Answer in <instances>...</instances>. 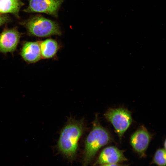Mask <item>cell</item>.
Here are the masks:
<instances>
[{"label":"cell","mask_w":166,"mask_h":166,"mask_svg":"<svg viewBox=\"0 0 166 166\" xmlns=\"http://www.w3.org/2000/svg\"><path fill=\"white\" fill-rule=\"evenodd\" d=\"M164 148L166 150V138L165 139L163 143Z\"/></svg>","instance_id":"15"},{"label":"cell","mask_w":166,"mask_h":166,"mask_svg":"<svg viewBox=\"0 0 166 166\" xmlns=\"http://www.w3.org/2000/svg\"><path fill=\"white\" fill-rule=\"evenodd\" d=\"M20 54L24 60L28 63H34L38 61L42 57L39 42H25L22 45Z\"/></svg>","instance_id":"9"},{"label":"cell","mask_w":166,"mask_h":166,"mask_svg":"<svg viewBox=\"0 0 166 166\" xmlns=\"http://www.w3.org/2000/svg\"><path fill=\"white\" fill-rule=\"evenodd\" d=\"M127 160L124 151L117 147L110 146L104 148L101 152L95 163V165L118 164Z\"/></svg>","instance_id":"8"},{"label":"cell","mask_w":166,"mask_h":166,"mask_svg":"<svg viewBox=\"0 0 166 166\" xmlns=\"http://www.w3.org/2000/svg\"><path fill=\"white\" fill-rule=\"evenodd\" d=\"M152 137V135L144 126H141L131 136V145L140 157H146V151Z\"/></svg>","instance_id":"5"},{"label":"cell","mask_w":166,"mask_h":166,"mask_svg":"<svg viewBox=\"0 0 166 166\" xmlns=\"http://www.w3.org/2000/svg\"><path fill=\"white\" fill-rule=\"evenodd\" d=\"M99 166H127L126 165L121 164L120 163L118 164H105L99 165Z\"/></svg>","instance_id":"14"},{"label":"cell","mask_w":166,"mask_h":166,"mask_svg":"<svg viewBox=\"0 0 166 166\" xmlns=\"http://www.w3.org/2000/svg\"><path fill=\"white\" fill-rule=\"evenodd\" d=\"M105 116L112 124L121 140L132 123L130 112L124 108H111L106 112Z\"/></svg>","instance_id":"4"},{"label":"cell","mask_w":166,"mask_h":166,"mask_svg":"<svg viewBox=\"0 0 166 166\" xmlns=\"http://www.w3.org/2000/svg\"><path fill=\"white\" fill-rule=\"evenodd\" d=\"M23 25L30 35L46 37L61 34L59 27L56 22L41 16L30 18Z\"/></svg>","instance_id":"3"},{"label":"cell","mask_w":166,"mask_h":166,"mask_svg":"<svg viewBox=\"0 0 166 166\" xmlns=\"http://www.w3.org/2000/svg\"><path fill=\"white\" fill-rule=\"evenodd\" d=\"M21 34L15 28L7 29L0 34V52L13 53L16 49Z\"/></svg>","instance_id":"7"},{"label":"cell","mask_w":166,"mask_h":166,"mask_svg":"<svg viewBox=\"0 0 166 166\" xmlns=\"http://www.w3.org/2000/svg\"><path fill=\"white\" fill-rule=\"evenodd\" d=\"M22 5L20 0H0V13L17 14Z\"/></svg>","instance_id":"11"},{"label":"cell","mask_w":166,"mask_h":166,"mask_svg":"<svg viewBox=\"0 0 166 166\" xmlns=\"http://www.w3.org/2000/svg\"><path fill=\"white\" fill-rule=\"evenodd\" d=\"M63 0H29L26 12L44 13L56 17Z\"/></svg>","instance_id":"6"},{"label":"cell","mask_w":166,"mask_h":166,"mask_svg":"<svg viewBox=\"0 0 166 166\" xmlns=\"http://www.w3.org/2000/svg\"><path fill=\"white\" fill-rule=\"evenodd\" d=\"M151 164L166 166V150L164 148L157 149L153 155Z\"/></svg>","instance_id":"12"},{"label":"cell","mask_w":166,"mask_h":166,"mask_svg":"<svg viewBox=\"0 0 166 166\" xmlns=\"http://www.w3.org/2000/svg\"><path fill=\"white\" fill-rule=\"evenodd\" d=\"M42 57L49 58L54 56L58 49L57 42L52 39H48L40 42Z\"/></svg>","instance_id":"10"},{"label":"cell","mask_w":166,"mask_h":166,"mask_svg":"<svg viewBox=\"0 0 166 166\" xmlns=\"http://www.w3.org/2000/svg\"><path fill=\"white\" fill-rule=\"evenodd\" d=\"M111 139L109 133L101 125L96 116L85 140L83 166H87L98 151L109 143Z\"/></svg>","instance_id":"2"},{"label":"cell","mask_w":166,"mask_h":166,"mask_svg":"<svg viewBox=\"0 0 166 166\" xmlns=\"http://www.w3.org/2000/svg\"><path fill=\"white\" fill-rule=\"evenodd\" d=\"M9 20V18L7 16L0 14V26L7 22Z\"/></svg>","instance_id":"13"},{"label":"cell","mask_w":166,"mask_h":166,"mask_svg":"<svg viewBox=\"0 0 166 166\" xmlns=\"http://www.w3.org/2000/svg\"><path fill=\"white\" fill-rule=\"evenodd\" d=\"M84 129L83 120L70 118L61 129L57 146L59 150L69 158L73 159L75 156L78 142Z\"/></svg>","instance_id":"1"}]
</instances>
